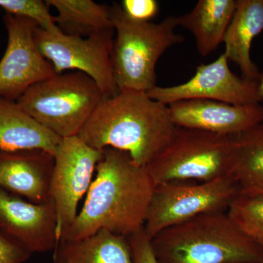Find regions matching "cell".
Instances as JSON below:
<instances>
[{
	"label": "cell",
	"instance_id": "ba28073f",
	"mask_svg": "<svg viewBox=\"0 0 263 263\" xmlns=\"http://www.w3.org/2000/svg\"><path fill=\"white\" fill-rule=\"evenodd\" d=\"M114 32L110 29L84 38L47 32L38 27L34 39L57 74L67 70L84 72L98 85L105 98H108L119 92L111 62Z\"/></svg>",
	"mask_w": 263,
	"mask_h": 263
},
{
	"label": "cell",
	"instance_id": "e0dca14e",
	"mask_svg": "<svg viewBox=\"0 0 263 263\" xmlns=\"http://www.w3.org/2000/svg\"><path fill=\"white\" fill-rule=\"evenodd\" d=\"M236 5L235 0H199L191 11L177 17L178 25L193 34L200 56L207 57L223 43Z\"/></svg>",
	"mask_w": 263,
	"mask_h": 263
},
{
	"label": "cell",
	"instance_id": "4316f807",
	"mask_svg": "<svg viewBox=\"0 0 263 263\" xmlns=\"http://www.w3.org/2000/svg\"><path fill=\"white\" fill-rule=\"evenodd\" d=\"M263 263V262H262Z\"/></svg>",
	"mask_w": 263,
	"mask_h": 263
},
{
	"label": "cell",
	"instance_id": "cb8c5ba5",
	"mask_svg": "<svg viewBox=\"0 0 263 263\" xmlns=\"http://www.w3.org/2000/svg\"><path fill=\"white\" fill-rule=\"evenodd\" d=\"M128 239L130 243L134 263H157L151 240L143 228L128 237Z\"/></svg>",
	"mask_w": 263,
	"mask_h": 263
},
{
	"label": "cell",
	"instance_id": "9c48e42d",
	"mask_svg": "<svg viewBox=\"0 0 263 263\" xmlns=\"http://www.w3.org/2000/svg\"><path fill=\"white\" fill-rule=\"evenodd\" d=\"M50 195L57 216L58 242L75 221L78 205L92 183L103 152L84 143L79 136L62 138L54 154Z\"/></svg>",
	"mask_w": 263,
	"mask_h": 263
},
{
	"label": "cell",
	"instance_id": "8fae6325",
	"mask_svg": "<svg viewBox=\"0 0 263 263\" xmlns=\"http://www.w3.org/2000/svg\"><path fill=\"white\" fill-rule=\"evenodd\" d=\"M146 93L151 98L166 105L195 99L236 105L261 102L257 81L239 78L233 73L224 53L211 63L198 66L193 77L186 82L171 86L157 85Z\"/></svg>",
	"mask_w": 263,
	"mask_h": 263
},
{
	"label": "cell",
	"instance_id": "8992f818",
	"mask_svg": "<svg viewBox=\"0 0 263 263\" xmlns=\"http://www.w3.org/2000/svg\"><path fill=\"white\" fill-rule=\"evenodd\" d=\"M104 98L89 76L71 71L33 85L16 102L41 125L65 138L79 136Z\"/></svg>",
	"mask_w": 263,
	"mask_h": 263
},
{
	"label": "cell",
	"instance_id": "d4e9b609",
	"mask_svg": "<svg viewBox=\"0 0 263 263\" xmlns=\"http://www.w3.org/2000/svg\"><path fill=\"white\" fill-rule=\"evenodd\" d=\"M30 252L0 233V263H24Z\"/></svg>",
	"mask_w": 263,
	"mask_h": 263
},
{
	"label": "cell",
	"instance_id": "52a82bcc",
	"mask_svg": "<svg viewBox=\"0 0 263 263\" xmlns=\"http://www.w3.org/2000/svg\"><path fill=\"white\" fill-rule=\"evenodd\" d=\"M239 195L231 178L208 181H179L156 186L147 211L145 233L150 240L169 227L196 216L228 212Z\"/></svg>",
	"mask_w": 263,
	"mask_h": 263
},
{
	"label": "cell",
	"instance_id": "6da1fadb",
	"mask_svg": "<svg viewBox=\"0 0 263 263\" xmlns=\"http://www.w3.org/2000/svg\"><path fill=\"white\" fill-rule=\"evenodd\" d=\"M82 209L60 241H76L101 230L129 237L144 226L156 187L146 167L127 152L103 150Z\"/></svg>",
	"mask_w": 263,
	"mask_h": 263
},
{
	"label": "cell",
	"instance_id": "9a60e30c",
	"mask_svg": "<svg viewBox=\"0 0 263 263\" xmlns=\"http://www.w3.org/2000/svg\"><path fill=\"white\" fill-rule=\"evenodd\" d=\"M263 31V0H238L223 43L224 54L239 67L243 78L258 81L261 74L251 59L254 38Z\"/></svg>",
	"mask_w": 263,
	"mask_h": 263
},
{
	"label": "cell",
	"instance_id": "5b68a950",
	"mask_svg": "<svg viewBox=\"0 0 263 263\" xmlns=\"http://www.w3.org/2000/svg\"><path fill=\"white\" fill-rule=\"evenodd\" d=\"M235 136L176 127L168 144L146 166L155 186L179 181L208 182L230 178Z\"/></svg>",
	"mask_w": 263,
	"mask_h": 263
},
{
	"label": "cell",
	"instance_id": "ffe728a7",
	"mask_svg": "<svg viewBox=\"0 0 263 263\" xmlns=\"http://www.w3.org/2000/svg\"><path fill=\"white\" fill-rule=\"evenodd\" d=\"M57 11V27L64 34L87 37L114 29L110 7L91 0H46Z\"/></svg>",
	"mask_w": 263,
	"mask_h": 263
},
{
	"label": "cell",
	"instance_id": "d6986e66",
	"mask_svg": "<svg viewBox=\"0 0 263 263\" xmlns=\"http://www.w3.org/2000/svg\"><path fill=\"white\" fill-rule=\"evenodd\" d=\"M236 155L230 178L238 195L263 193V120L248 130L235 135Z\"/></svg>",
	"mask_w": 263,
	"mask_h": 263
},
{
	"label": "cell",
	"instance_id": "5bb4252c",
	"mask_svg": "<svg viewBox=\"0 0 263 263\" xmlns=\"http://www.w3.org/2000/svg\"><path fill=\"white\" fill-rule=\"evenodd\" d=\"M53 167L54 156L46 151H0V189L33 203L51 201Z\"/></svg>",
	"mask_w": 263,
	"mask_h": 263
},
{
	"label": "cell",
	"instance_id": "2e32d148",
	"mask_svg": "<svg viewBox=\"0 0 263 263\" xmlns=\"http://www.w3.org/2000/svg\"><path fill=\"white\" fill-rule=\"evenodd\" d=\"M62 138L43 127L15 100L0 98V151L41 149L54 155Z\"/></svg>",
	"mask_w": 263,
	"mask_h": 263
},
{
	"label": "cell",
	"instance_id": "277c9868",
	"mask_svg": "<svg viewBox=\"0 0 263 263\" xmlns=\"http://www.w3.org/2000/svg\"><path fill=\"white\" fill-rule=\"evenodd\" d=\"M116 32L111 51L114 79L119 91H148L156 85V66L164 52L182 43L185 37L177 34V17L167 16L160 23L139 22L129 18L122 7H110Z\"/></svg>",
	"mask_w": 263,
	"mask_h": 263
},
{
	"label": "cell",
	"instance_id": "7402d4cb",
	"mask_svg": "<svg viewBox=\"0 0 263 263\" xmlns=\"http://www.w3.org/2000/svg\"><path fill=\"white\" fill-rule=\"evenodd\" d=\"M0 8L7 14L30 19L40 28L50 32H62L57 27L54 16L50 13L49 6L41 0H0Z\"/></svg>",
	"mask_w": 263,
	"mask_h": 263
},
{
	"label": "cell",
	"instance_id": "3957f363",
	"mask_svg": "<svg viewBox=\"0 0 263 263\" xmlns=\"http://www.w3.org/2000/svg\"><path fill=\"white\" fill-rule=\"evenodd\" d=\"M157 263H262L263 247L215 213L169 227L151 240Z\"/></svg>",
	"mask_w": 263,
	"mask_h": 263
},
{
	"label": "cell",
	"instance_id": "30bf717a",
	"mask_svg": "<svg viewBox=\"0 0 263 263\" xmlns=\"http://www.w3.org/2000/svg\"><path fill=\"white\" fill-rule=\"evenodd\" d=\"M4 22L8 41L0 60V98L16 101L33 85L57 73L34 41L36 22L10 14Z\"/></svg>",
	"mask_w": 263,
	"mask_h": 263
},
{
	"label": "cell",
	"instance_id": "ac0fdd59",
	"mask_svg": "<svg viewBox=\"0 0 263 263\" xmlns=\"http://www.w3.org/2000/svg\"><path fill=\"white\" fill-rule=\"evenodd\" d=\"M53 263H134L128 237L101 230L76 241H60Z\"/></svg>",
	"mask_w": 263,
	"mask_h": 263
},
{
	"label": "cell",
	"instance_id": "603a6c76",
	"mask_svg": "<svg viewBox=\"0 0 263 263\" xmlns=\"http://www.w3.org/2000/svg\"><path fill=\"white\" fill-rule=\"evenodd\" d=\"M120 5L127 17L139 22H149L160 9L156 0H124Z\"/></svg>",
	"mask_w": 263,
	"mask_h": 263
},
{
	"label": "cell",
	"instance_id": "484cf974",
	"mask_svg": "<svg viewBox=\"0 0 263 263\" xmlns=\"http://www.w3.org/2000/svg\"><path fill=\"white\" fill-rule=\"evenodd\" d=\"M257 91L261 101L263 100V75H261L259 81H257Z\"/></svg>",
	"mask_w": 263,
	"mask_h": 263
},
{
	"label": "cell",
	"instance_id": "7c38bea8",
	"mask_svg": "<svg viewBox=\"0 0 263 263\" xmlns=\"http://www.w3.org/2000/svg\"><path fill=\"white\" fill-rule=\"evenodd\" d=\"M0 233L31 254L54 250L59 243L54 204L33 203L0 189Z\"/></svg>",
	"mask_w": 263,
	"mask_h": 263
},
{
	"label": "cell",
	"instance_id": "4fadbf2b",
	"mask_svg": "<svg viewBox=\"0 0 263 263\" xmlns=\"http://www.w3.org/2000/svg\"><path fill=\"white\" fill-rule=\"evenodd\" d=\"M169 113L176 127L235 136L263 120L259 103L236 105L211 100H181L170 104Z\"/></svg>",
	"mask_w": 263,
	"mask_h": 263
},
{
	"label": "cell",
	"instance_id": "44dd1931",
	"mask_svg": "<svg viewBox=\"0 0 263 263\" xmlns=\"http://www.w3.org/2000/svg\"><path fill=\"white\" fill-rule=\"evenodd\" d=\"M227 213L245 235L263 247V193L238 195Z\"/></svg>",
	"mask_w": 263,
	"mask_h": 263
},
{
	"label": "cell",
	"instance_id": "7a4b0ae2",
	"mask_svg": "<svg viewBox=\"0 0 263 263\" xmlns=\"http://www.w3.org/2000/svg\"><path fill=\"white\" fill-rule=\"evenodd\" d=\"M176 127L167 105L146 91L121 90L104 98L78 136L96 149L127 152L146 167L168 144Z\"/></svg>",
	"mask_w": 263,
	"mask_h": 263
}]
</instances>
